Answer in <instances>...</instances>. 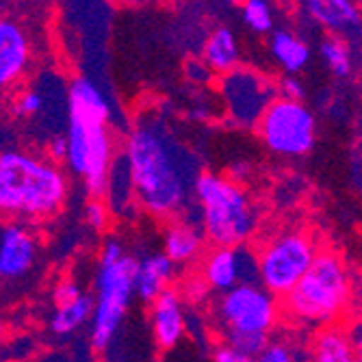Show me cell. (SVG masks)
<instances>
[{
    "mask_svg": "<svg viewBox=\"0 0 362 362\" xmlns=\"http://www.w3.org/2000/svg\"><path fill=\"white\" fill-rule=\"evenodd\" d=\"M185 74L191 83H197V85H202V83H209L215 72L209 68V65L204 61H197V59H189L185 61Z\"/></svg>",
    "mask_w": 362,
    "mask_h": 362,
    "instance_id": "cell-31",
    "label": "cell"
},
{
    "mask_svg": "<svg viewBox=\"0 0 362 362\" xmlns=\"http://www.w3.org/2000/svg\"><path fill=\"white\" fill-rule=\"evenodd\" d=\"M306 11L317 24L330 28L334 35L354 30L362 22L360 9L351 0H308Z\"/></svg>",
    "mask_w": 362,
    "mask_h": 362,
    "instance_id": "cell-17",
    "label": "cell"
},
{
    "mask_svg": "<svg viewBox=\"0 0 362 362\" xmlns=\"http://www.w3.org/2000/svg\"><path fill=\"white\" fill-rule=\"evenodd\" d=\"M313 362H358L349 332L343 327H323L313 341Z\"/></svg>",
    "mask_w": 362,
    "mask_h": 362,
    "instance_id": "cell-20",
    "label": "cell"
},
{
    "mask_svg": "<svg viewBox=\"0 0 362 362\" xmlns=\"http://www.w3.org/2000/svg\"><path fill=\"white\" fill-rule=\"evenodd\" d=\"M347 300L349 276L343 260L321 252L302 282L282 300V310L304 325H327L343 313Z\"/></svg>",
    "mask_w": 362,
    "mask_h": 362,
    "instance_id": "cell-4",
    "label": "cell"
},
{
    "mask_svg": "<svg viewBox=\"0 0 362 362\" xmlns=\"http://www.w3.org/2000/svg\"><path fill=\"white\" fill-rule=\"evenodd\" d=\"M28 57L30 48L24 28L16 20L5 18L0 22V85H13L24 74Z\"/></svg>",
    "mask_w": 362,
    "mask_h": 362,
    "instance_id": "cell-14",
    "label": "cell"
},
{
    "mask_svg": "<svg viewBox=\"0 0 362 362\" xmlns=\"http://www.w3.org/2000/svg\"><path fill=\"white\" fill-rule=\"evenodd\" d=\"M282 302L262 284H239L237 288L221 293L215 306L221 332H250L272 334L278 323Z\"/></svg>",
    "mask_w": 362,
    "mask_h": 362,
    "instance_id": "cell-9",
    "label": "cell"
},
{
    "mask_svg": "<svg viewBox=\"0 0 362 362\" xmlns=\"http://www.w3.org/2000/svg\"><path fill=\"white\" fill-rule=\"evenodd\" d=\"M83 288L74 282V280H61L57 286H54V293H52V298L57 302V306H65V304H72L76 302L78 298H83Z\"/></svg>",
    "mask_w": 362,
    "mask_h": 362,
    "instance_id": "cell-28",
    "label": "cell"
},
{
    "mask_svg": "<svg viewBox=\"0 0 362 362\" xmlns=\"http://www.w3.org/2000/svg\"><path fill=\"white\" fill-rule=\"evenodd\" d=\"M213 360H215V362H256V358L245 356V354L237 351L235 347H230V345H226V343H221L219 347H215Z\"/></svg>",
    "mask_w": 362,
    "mask_h": 362,
    "instance_id": "cell-33",
    "label": "cell"
},
{
    "mask_svg": "<svg viewBox=\"0 0 362 362\" xmlns=\"http://www.w3.org/2000/svg\"><path fill=\"white\" fill-rule=\"evenodd\" d=\"M124 156L137 206L158 219H170L187 209L195 187V180L189 178V154L160 124L144 122L133 128Z\"/></svg>",
    "mask_w": 362,
    "mask_h": 362,
    "instance_id": "cell-1",
    "label": "cell"
},
{
    "mask_svg": "<svg viewBox=\"0 0 362 362\" xmlns=\"http://www.w3.org/2000/svg\"><path fill=\"white\" fill-rule=\"evenodd\" d=\"M347 332H349V339H351V343H354L358 362H362V321H356Z\"/></svg>",
    "mask_w": 362,
    "mask_h": 362,
    "instance_id": "cell-36",
    "label": "cell"
},
{
    "mask_svg": "<svg viewBox=\"0 0 362 362\" xmlns=\"http://www.w3.org/2000/svg\"><path fill=\"white\" fill-rule=\"evenodd\" d=\"M258 135L278 156H304L313 150L317 119L304 103L276 98L258 122Z\"/></svg>",
    "mask_w": 362,
    "mask_h": 362,
    "instance_id": "cell-8",
    "label": "cell"
},
{
    "mask_svg": "<svg viewBox=\"0 0 362 362\" xmlns=\"http://www.w3.org/2000/svg\"><path fill=\"white\" fill-rule=\"evenodd\" d=\"M68 197V180L57 163L7 150L0 156V209L16 219H46Z\"/></svg>",
    "mask_w": 362,
    "mask_h": 362,
    "instance_id": "cell-2",
    "label": "cell"
},
{
    "mask_svg": "<svg viewBox=\"0 0 362 362\" xmlns=\"http://www.w3.org/2000/svg\"><path fill=\"white\" fill-rule=\"evenodd\" d=\"M202 61L215 72V76H226L235 72L239 65V46L235 33L228 26H217L204 42Z\"/></svg>",
    "mask_w": 362,
    "mask_h": 362,
    "instance_id": "cell-18",
    "label": "cell"
},
{
    "mask_svg": "<svg viewBox=\"0 0 362 362\" xmlns=\"http://www.w3.org/2000/svg\"><path fill=\"white\" fill-rule=\"evenodd\" d=\"M221 339L226 345L235 347L237 351L252 356V358H258L272 343L269 334H250V332H235V330L221 332Z\"/></svg>",
    "mask_w": 362,
    "mask_h": 362,
    "instance_id": "cell-23",
    "label": "cell"
},
{
    "mask_svg": "<svg viewBox=\"0 0 362 362\" xmlns=\"http://www.w3.org/2000/svg\"><path fill=\"white\" fill-rule=\"evenodd\" d=\"M105 119H81L70 117L68 124V165L85 180L91 197L107 195L109 178L115 163L113 139Z\"/></svg>",
    "mask_w": 362,
    "mask_h": 362,
    "instance_id": "cell-6",
    "label": "cell"
},
{
    "mask_svg": "<svg viewBox=\"0 0 362 362\" xmlns=\"http://www.w3.org/2000/svg\"><path fill=\"white\" fill-rule=\"evenodd\" d=\"M256 362H298L293 354V345H286L282 341H272L267 349L262 351Z\"/></svg>",
    "mask_w": 362,
    "mask_h": 362,
    "instance_id": "cell-27",
    "label": "cell"
},
{
    "mask_svg": "<svg viewBox=\"0 0 362 362\" xmlns=\"http://www.w3.org/2000/svg\"><path fill=\"white\" fill-rule=\"evenodd\" d=\"M219 93L228 117L237 126L258 128V122L278 98V87L252 68H237L235 72L219 76Z\"/></svg>",
    "mask_w": 362,
    "mask_h": 362,
    "instance_id": "cell-10",
    "label": "cell"
},
{
    "mask_svg": "<svg viewBox=\"0 0 362 362\" xmlns=\"http://www.w3.org/2000/svg\"><path fill=\"white\" fill-rule=\"evenodd\" d=\"M37 260V237L20 221H9L0 233V278L20 280Z\"/></svg>",
    "mask_w": 362,
    "mask_h": 362,
    "instance_id": "cell-12",
    "label": "cell"
},
{
    "mask_svg": "<svg viewBox=\"0 0 362 362\" xmlns=\"http://www.w3.org/2000/svg\"><path fill=\"white\" fill-rule=\"evenodd\" d=\"M139 258L124 256L115 265H98L95 310L91 319V347L103 351L115 339L135 293Z\"/></svg>",
    "mask_w": 362,
    "mask_h": 362,
    "instance_id": "cell-5",
    "label": "cell"
},
{
    "mask_svg": "<svg viewBox=\"0 0 362 362\" xmlns=\"http://www.w3.org/2000/svg\"><path fill=\"white\" fill-rule=\"evenodd\" d=\"M16 113L18 115H26V117H33V115H37L42 109H44V98L40 91H24L16 98Z\"/></svg>",
    "mask_w": 362,
    "mask_h": 362,
    "instance_id": "cell-26",
    "label": "cell"
},
{
    "mask_svg": "<svg viewBox=\"0 0 362 362\" xmlns=\"http://www.w3.org/2000/svg\"><path fill=\"white\" fill-rule=\"evenodd\" d=\"M189 117H191V119H197V122H202V119H209V111H206V109H195V111L189 113Z\"/></svg>",
    "mask_w": 362,
    "mask_h": 362,
    "instance_id": "cell-37",
    "label": "cell"
},
{
    "mask_svg": "<svg viewBox=\"0 0 362 362\" xmlns=\"http://www.w3.org/2000/svg\"><path fill=\"white\" fill-rule=\"evenodd\" d=\"M202 278L215 291L228 293L239 284H260L258 256L247 247H213L202 265Z\"/></svg>",
    "mask_w": 362,
    "mask_h": 362,
    "instance_id": "cell-11",
    "label": "cell"
},
{
    "mask_svg": "<svg viewBox=\"0 0 362 362\" xmlns=\"http://www.w3.org/2000/svg\"><path fill=\"white\" fill-rule=\"evenodd\" d=\"M204 230L189 221H176L163 233V252L174 265H187L200 256L204 247Z\"/></svg>",
    "mask_w": 362,
    "mask_h": 362,
    "instance_id": "cell-16",
    "label": "cell"
},
{
    "mask_svg": "<svg viewBox=\"0 0 362 362\" xmlns=\"http://www.w3.org/2000/svg\"><path fill=\"white\" fill-rule=\"evenodd\" d=\"M321 57L327 63V68L337 76H349L351 74V50L347 42L341 35H330L321 42Z\"/></svg>",
    "mask_w": 362,
    "mask_h": 362,
    "instance_id": "cell-22",
    "label": "cell"
},
{
    "mask_svg": "<svg viewBox=\"0 0 362 362\" xmlns=\"http://www.w3.org/2000/svg\"><path fill=\"white\" fill-rule=\"evenodd\" d=\"M193 195L202 213V230L215 247H241L256 228L250 195L228 176L202 172Z\"/></svg>",
    "mask_w": 362,
    "mask_h": 362,
    "instance_id": "cell-3",
    "label": "cell"
},
{
    "mask_svg": "<svg viewBox=\"0 0 362 362\" xmlns=\"http://www.w3.org/2000/svg\"><path fill=\"white\" fill-rule=\"evenodd\" d=\"M209 284L204 278H191L189 282L182 284V293H180V298L182 302H191V304H197V302H202L206 298V293H209Z\"/></svg>",
    "mask_w": 362,
    "mask_h": 362,
    "instance_id": "cell-30",
    "label": "cell"
},
{
    "mask_svg": "<svg viewBox=\"0 0 362 362\" xmlns=\"http://www.w3.org/2000/svg\"><path fill=\"white\" fill-rule=\"evenodd\" d=\"M278 93L284 100H293V103H302L304 95H306V89L302 85V81L293 74H286L280 83H278Z\"/></svg>",
    "mask_w": 362,
    "mask_h": 362,
    "instance_id": "cell-29",
    "label": "cell"
},
{
    "mask_svg": "<svg viewBox=\"0 0 362 362\" xmlns=\"http://www.w3.org/2000/svg\"><path fill=\"white\" fill-rule=\"evenodd\" d=\"M124 256H128V252L124 250L122 241L109 239V241H105V245L100 250V260H98V265H115V262H119Z\"/></svg>",
    "mask_w": 362,
    "mask_h": 362,
    "instance_id": "cell-32",
    "label": "cell"
},
{
    "mask_svg": "<svg viewBox=\"0 0 362 362\" xmlns=\"http://www.w3.org/2000/svg\"><path fill=\"white\" fill-rule=\"evenodd\" d=\"M241 13L243 22L256 33H269L274 28V11L265 0H245Z\"/></svg>",
    "mask_w": 362,
    "mask_h": 362,
    "instance_id": "cell-24",
    "label": "cell"
},
{
    "mask_svg": "<svg viewBox=\"0 0 362 362\" xmlns=\"http://www.w3.org/2000/svg\"><path fill=\"white\" fill-rule=\"evenodd\" d=\"M109 362H124V360H115V358H113V360H109Z\"/></svg>",
    "mask_w": 362,
    "mask_h": 362,
    "instance_id": "cell-38",
    "label": "cell"
},
{
    "mask_svg": "<svg viewBox=\"0 0 362 362\" xmlns=\"http://www.w3.org/2000/svg\"><path fill=\"white\" fill-rule=\"evenodd\" d=\"M93 310H95V298L89 293H85L83 298H78L72 304L65 306H57V310L50 317V332L57 337H68L74 334L76 330L91 319H93Z\"/></svg>",
    "mask_w": 362,
    "mask_h": 362,
    "instance_id": "cell-21",
    "label": "cell"
},
{
    "mask_svg": "<svg viewBox=\"0 0 362 362\" xmlns=\"http://www.w3.org/2000/svg\"><path fill=\"white\" fill-rule=\"evenodd\" d=\"M152 334L160 349H172L180 343L187 332V317L182 310V298L178 291H165L156 302H152L150 313Z\"/></svg>",
    "mask_w": 362,
    "mask_h": 362,
    "instance_id": "cell-13",
    "label": "cell"
},
{
    "mask_svg": "<svg viewBox=\"0 0 362 362\" xmlns=\"http://www.w3.org/2000/svg\"><path fill=\"white\" fill-rule=\"evenodd\" d=\"M250 174H252V165H250V163H245V160L233 163L230 170H228V178L233 180V182H237V185H243L250 178Z\"/></svg>",
    "mask_w": 362,
    "mask_h": 362,
    "instance_id": "cell-35",
    "label": "cell"
},
{
    "mask_svg": "<svg viewBox=\"0 0 362 362\" xmlns=\"http://www.w3.org/2000/svg\"><path fill=\"white\" fill-rule=\"evenodd\" d=\"M68 152H70V144H68V135H54L48 141V156L50 160H68Z\"/></svg>",
    "mask_w": 362,
    "mask_h": 362,
    "instance_id": "cell-34",
    "label": "cell"
},
{
    "mask_svg": "<svg viewBox=\"0 0 362 362\" xmlns=\"http://www.w3.org/2000/svg\"><path fill=\"white\" fill-rule=\"evenodd\" d=\"M269 50H272L274 59L293 76L298 74L300 70H304L308 59H310L308 44L295 35L293 30H286V28H278V30L272 33Z\"/></svg>",
    "mask_w": 362,
    "mask_h": 362,
    "instance_id": "cell-19",
    "label": "cell"
},
{
    "mask_svg": "<svg viewBox=\"0 0 362 362\" xmlns=\"http://www.w3.org/2000/svg\"><path fill=\"white\" fill-rule=\"evenodd\" d=\"M85 221L89 228L103 233L109 223V204H105L100 197H91V200L85 204Z\"/></svg>",
    "mask_w": 362,
    "mask_h": 362,
    "instance_id": "cell-25",
    "label": "cell"
},
{
    "mask_svg": "<svg viewBox=\"0 0 362 362\" xmlns=\"http://www.w3.org/2000/svg\"><path fill=\"white\" fill-rule=\"evenodd\" d=\"M321 252L302 230L278 235L258 252L260 284L282 302L302 282Z\"/></svg>",
    "mask_w": 362,
    "mask_h": 362,
    "instance_id": "cell-7",
    "label": "cell"
},
{
    "mask_svg": "<svg viewBox=\"0 0 362 362\" xmlns=\"http://www.w3.org/2000/svg\"><path fill=\"white\" fill-rule=\"evenodd\" d=\"M174 278V262L165 252H152L139 258L135 293L146 304L156 302L165 291H170V282Z\"/></svg>",
    "mask_w": 362,
    "mask_h": 362,
    "instance_id": "cell-15",
    "label": "cell"
}]
</instances>
